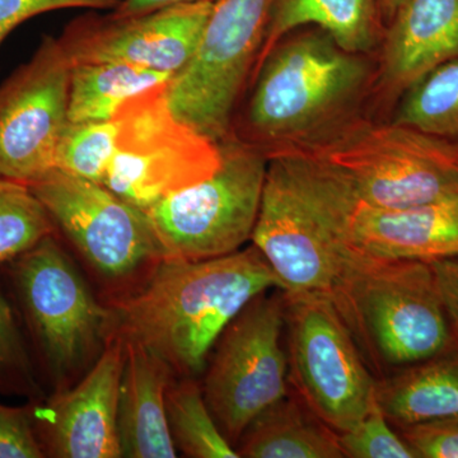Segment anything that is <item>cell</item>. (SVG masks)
<instances>
[{
  "label": "cell",
  "instance_id": "obj_1",
  "mask_svg": "<svg viewBox=\"0 0 458 458\" xmlns=\"http://www.w3.org/2000/svg\"><path fill=\"white\" fill-rule=\"evenodd\" d=\"M276 288L279 279L251 245L207 260L164 259L140 285L106 303L120 336L156 352L174 376L198 378L225 327Z\"/></svg>",
  "mask_w": 458,
  "mask_h": 458
},
{
  "label": "cell",
  "instance_id": "obj_2",
  "mask_svg": "<svg viewBox=\"0 0 458 458\" xmlns=\"http://www.w3.org/2000/svg\"><path fill=\"white\" fill-rule=\"evenodd\" d=\"M328 294L377 381L430 357L454 333L430 262L345 245Z\"/></svg>",
  "mask_w": 458,
  "mask_h": 458
},
{
  "label": "cell",
  "instance_id": "obj_3",
  "mask_svg": "<svg viewBox=\"0 0 458 458\" xmlns=\"http://www.w3.org/2000/svg\"><path fill=\"white\" fill-rule=\"evenodd\" d=\"M352 205L348 190L318 162L291 150L267 153L251 241L283 291H331Z\"/></svg>",
  "mask_w": 458,
  "mask_h": 458
},
{
  "label": "cell",
  "instance_id": "obj_4",
  "mask_svg": "<svg viewBox=\"0 0 458 458\" xmlns=\"http://www.w3.org/2000/svg\"><path fill=\"white\" fill-rule=\"evenodd\" d=\"M369 75L364 55L342 49L321 30L279 41L259 65L247 143L270 147L267 155L315 140L357 101Z\"/></svg>",
  "mask_w": 458,
  "mask_h": 458
},
{
  "label": "cell",
  "instance_id": "obj_5",
  "mask_svg": "<svg viewBox=\"0 0 458 458\" xmlns=\"http://www.w3.org/2000/svg\"><path fill=\"white\" fill-rule=\"evenodd\" d=\"M7 278L36 369L54 391L77 384L116 333L113 309L95 297L55 233L9 262Z\"/></svg>",
  "mask_w": 458,
  "mask_h": 458
},
{
  "label": "cell",
  "instance_id": "obj_6",
  "mask_svg": "<svg viewBox=\"0 0 458 458\" xmlns=\"http://www.w3.org/2000/svg\"><path fill=\"white\" fill-rule=\"evenodd\" d=\"M280 149L318 162L355 203L372 209H403L458 195V144L401 123L352 126Z\"/></svg>",
  "mask_w": 458,
  "mask_h": 458
},
{
  "label": "cell",
  "instance_id": "obj_7",
  "mask_svg": "<svg viewBox=\"0 0 458 458\" xmlns=\"http://www.w3.org/2000/svg\"><path fill=\"white\" fill-rule=\"evenodd\" d=\"M30 188L55 229L108 286L106 302L132 291L164 260V250L146 210L101 183L55 168Z\"/></svg>",
  "mask_w": 458,
  "mask_h": 458
},
{
  "label": "cell",
  "instance_id": "obj_8",
  "mask_svg": "<svg viewBox=\"0 0 458 458\" xmlns=\"http://www.w3.org/2000/svg\"><path fill=\"white\" fill-rule=\"evenodd\" d=\"M288 381L313 414L337 434L377 403V379L327 292L284 291Z\"/></svg>",
  "mask_w": 458,
  "mask_h": 458
},
{
  "label": "cell",
  "instance_id": "obj_9",
  "mask_svg": "<svg viewBox=\"0 0 458 458\" xmlns=\"http://www.w3.org/2000/svg\"><path fill=\"white\" fill-rule=\"evenodd\" d=\"M212 176L168 195L147 210L165 259L207 260L236 252L251 240L267 156L228 137Z\"/></svg>",
  "mask_w": 458,
  "mask_h": 458
},
{
  "label": "cell",
  "instance_id": "obj_10",
  "mask_svg": "<svg viewBox=\"0 0 458 458\" xmlns=\"http://www.w3.org/2000/svg\"><path fill=\"white\" fill-rule=\"evenodd\" d=\"M165 86L135 96L117 111V138L101 185L140 209L212 176L221 143L179 119Z\"/></svg>",
  "mask_w": 458,
  "mask_h": 458
},
{
  "label": "cell",
  "instance_id": "obj_11",
  "mask_svg": "<svg viewBox=\"0 0 458 458\" xmlns=\"http://www.w3.org/2000/svg\"><path fill=\"white\" fill-rule=\"evenodd\" d=\"M205 403L236 448L246 428L291 390L284 343V291L254 298L225 327L204 370Z\"/></svg>",
  "mask_w": 458,
  "mask_h": 458
},
{
  "label": "cell",
  "instance_id": "obj_12",
  "mask_svg": "<svg viewBox=\"0 0 458 458\" xmlns=\"http://www.w3.org/2000/svg\"><path fill=\"white\" fill-rule=\"evenodd\" d=\"M276 0H214L194 56L165 86L179 119L221 143L238 98L260 56Z\"/></svg>",
  "mask_w": 458,
  "mask_h": 458
},
{
  "label": "cell",
  "instance_id": "obj_13",
  "mask_svg": "<svg viewBox=\"0 0 458 458\" xmlns=\"http://www.w3.org/2000/svg\"><path fill=\"white\" fill-rule=\"evenodd\" d=\"M71 68L59 38L45 36L0 86V177L30 185L55 170L69 123Z\"/></svg>",
  "mask_w": 458,
  "mask_h": 458
},
{
  "label": "cell",
  "instance_id": "obj_14",
  "mask_svg": "<svg viewBox=\"0 0 458 458\" xmlns=\"http://www.w3.org/2000/svg\"><path fill=\"white\" fill-rule=\"evenodd\" d=\"M213 5L201 0L132 17L84 14L57 38L71 64L125 63L174 77L194 56Z\"/></svg>",
  "mask_w": 458,
  "mask_h": 458
},
{
  "label": "cell",
  "instance_id": "obj_15",
  "mask_svg": "<svg viewBox=\"0 0 458 458\" xmlns=\"http://www.w3.org/2000/svg\"><path fill=\"white\" fill-rule=\"evenodd\" d=\"M125 340L114 333L98 360L73 386L32 400L33 420L45 456L122 457L117 403Z\"/></svg>",
  "mask_w": 458,
  "mask_h": 458
},
{
  "label": "cell",
  "instance_id": "obj_16",
  "mask_svg": "<svg viewBox=\"0 0 458 458\" xmlns=\"http://www.w3.org/2000/svg\"><path fill=\"white\" fill-rule=\"evenodd\" d=\"M344 243L364 254L433 262L458 258V195L403 209L354 203Z\"/></svg>",
  "mask_w": 458,
  "mask_h": 458
},
{
  "label": "cell",
  "instance_id": "obj_17",
  "mask_svg": "<svg viewBox=\"0 0 458 458\" xmlns=\"http://www.w3.org/2000/svg\"><path fill=\"white\" fill-rule=\"evenodd\" d=\"M123 340L125 360L117 403L122 457L174 458L177 450L168 429L165 393L176 376L156 352L134 340Z\"/></svg>",
  "mask_w": 458,
  "mask_h": 458
},
{
  "label": "cell",
  "instance_id": "obj_18",
  "mask_svg": "<svg viewBox=\"0 0 458 458\" xmlns=\"http://www.w3.org/2000/svg\"><path fill=\"white\" fill-rule=\"evenodd\" d=\"M386 38L382 77L406 92L445 63L458 59V0H405Z\"/></svg>",
  "mask_w": 458,
  "mask_h": 458
},
{
  "label": "cell",
  "instance_id": "obj_19",
  "mask_svg": "<svg viewBox=\"0 0 458 458\" xmlns=\"http://www.w3.org/2000/svg\"><path fill=\"white\" fill-rule=\"evenodd\" d=\"M376 400L394 428L458 414V327L426 360L376 385Z\"/></svg>",
  "mask_w": 458,
  "mask_h": 458
},
{
  "label": "cell",
  "instance_id": "obj_20",
  "mask_svg": "<svg viewBox=\"0 0 458 458\" xmlns=\"http://www.w3.org/2000/svg\"><path fill=\"white\" fill-rule=\"evenodd\" d=\"M236 451L245 458H344L337 433L292 388L246 428Z\"/></svg>",
  "mask_w": 458,
  "mask_h": 458
},
{
  "label": "cell",
  "instance_id": "obj_21",
  "mask_svg": "<svg viewBox=\"0 0 458 458\" xmlns=\"http://www.w3.org/2000/svg\"><path fill=\"white\" fill-rule=\"evenodd\" d=\"M303 26L318 27L342 49L364 55L375 47V3L373 0H276L259 62L284 36Z\"/></svg>",
  "mask_w": 458,
  "mask_h": 458
},
{
  "label": "cell",
  "instance_id": "obj_22",
  "mask_svg": "<svg viewBox=\"0 0 458 458\" xmlns=\"http://www.w3.org/2000/svg\"><path fill=\"white\" fill-rule=\"evenodd\" d=\"M174 75L125 63L72 64L69 80V123L105 122L116 116L129 99Z\"/></svg>",
  "mask_w": 458,
  "mask_h": 458
},
{
  "label": "cell",
  "instance_id": "obj_23",
  "mask_svg": "<svg viewBox=\"0 0 458 458\" xmlns=\"http://www.w3.org/2000/svg\"><path fill=\"white\" fill-rule=\"evenodd\" d=\"M168 429L177 451L191 458H238L205 403L201 385L174 377L165 393Z\"/></svg>",
  "mask_w": 458,
  "mask_h": 458
},
{
  "label": "cell",
  "instance_id": "obj_24",
  "mask_svg": "<svg viewBox=\"0 0 458 458\" xmlns=\"http://www.w3.org/2000/svg\"><path fill=\"white\" fill-rule=\"evenodd\" d=\"M394 123L458 144V59L406 90Z\"/></svg>",
  "mask_w": 458,
  "mask_h": 458
},
{
  "label": "cell",
  "instance_id": "obj_25",
  "mask_svg": "<svg viewBox=\"0 0 458 458\" xmlns=\"http://www.w3.org/2000/svg\"><path fill=\"white\" fill-rule=\"evenodd\" d=\"M54 233L55 225L30 185L0 177V265L16 260Z\"/></svg>",
  "mask_w": 458,
  "mask_h": 458
},
{
  "label": "cell",
  "instance_id": "obj_26",
  "mask_svg": "<svg viewBox=\"0 0 458 458\" xmlns=\"http://www.w3.org/2000/svg\"><path fill=\"white\" fill-rule=\"evenodd\" d=\"M116 119L69 123L56 152L57 170L102 183L116 147Z\"/></svg>",
  "mask_w": 458,
  "mask_h": 458
},
{
  "label": "cell",
  "instance_id": "obj_27",
  "mask_svg": "<svg viewBox=\"0 0 458 458\" xmlns=\"http://www.w3.org/2000/svg\"><path fill=\"white\" fill-rule=\"evenodd\" d=\"M0 394L40 400L38 369L12 298L0 288Z\"/></svg>",
  "mask_w": 458,
  "mask_h": 458
},
{
  "label": "cell",
  "instance_id": "obj_28",
  "mask_svg": "<svg viewBox=\"0 0 458 458\" xmlns=\"http://www.w3.org/2000/svg\"><path fill=\"white\" fill-rule=\"evenodd\" d=\"M344 457L417 458L408 442L388 421L378 403L357 426L337 434Z\"/></svg>",
  "mask_w": 458,
  "mask_h": 458
},
{
  "label": "cell",
  "instance_id": "obj_29",
  "mask_svg": "<svg viewBox=\"0 0 458 458\" xmlns=\"http://www.w3.org/2000/svg\"><path fill=\"white\" fill-rule=\"evenodd\" d=\"M33 420L32 400L25 406L0 403V458H44Z\"/></svg>",
  "mask_w": 458,
  "mask_h": 458
},
{
  "label": "cell",
  "instance_id": "obj_30",
  "mask_svg": "<svg viewBox=\"0 0 458 458\" xmlns=\"http://www.w3.org/2000/svg\"><path fill=\"white\" fill-rule=\"evenodd\" d=\"M417 458H458V414L397 428Z\"/></svg>",
  "mask_w": 458,
  "mask_h": 458
},
{
  "label": "cell",
  "instance_id": "obj_31",
  "mask_svg": "<svg viewBox=\"0 0 458 458\" xmlns=\"http://www.w3.org/2000/svg\"><path fill=\"white\" fill-rule=\"evenodd\" d=\"M120 2L122 0H0V47L18 26L40 14L63 9L113 11Z\"/></svg>",
  "mask_w": 458,
  "mask_h": 458
},
{
  "label": "cell",
  "instance_id": "obj_32",
  "mask_svg": "<svg viewBox=\"0 0 458 458\" xmlns=\"http://www.w3.org/2000/svg\"><path fill=\"white\" fill-rule=\"evenodd\" d=\"M448 315L458 327V258L430 262Z\"/></svg>",
  "mask_w": 458,
  "mask_h": 458
},
{
  "label": "cell",
  "instance_id": "obj_33",
  "mask_svg": "<svg viewBox=\"0 0 458 458\" xmlns=\"http://www.w3.org/2000/svg\"><path fill=\"white\" fill-rule=\"evenodd\" d=\"M201 2V0H122L111 14L114 17H132L149 13L171 5L183 4V3Z\"/></svg>",
  "mask_w": 458,
  "mask_h": 458
},
{
  "label": "cell",
  "instance_id": "obj_34",
  "mask_svg": "<svg viewBox=\"0 0 458 458\" xmlns=\"http://www.w3.org/2000/svg\"><path fill=\"white\" fill-rule=\"evenodd\" d=\"M403 2L405 0H379V4H381L382 11H384L386 16L393 18Z\"/></svg>",
  "mask_w": 458,
  "mask_h": 458
}]
</instances>
